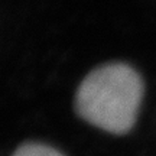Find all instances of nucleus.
I'll use <instances>...</instances> for the list:
<instances>
[{"label":"nucleus","mask_w":156,"mask_h":156,"mask_svg":"<svg viewBox=\"0 0 156 156\" xmlns=\"http://www.w3.org/2000/svg\"><path fill=\"white\" fill-rule=\"evenodd\" d=\"M143 94L137 73L124 64H108L84 78L75 97L80 117L106 132L123 134L133 127Z\"/></svg>","instance_id":"1"},{"label":"nucleus","mask_w":156,"mask_h":156,"mask_svg":"<svg viewBox=\"0 0 156 156\" xmlns=\"http://www.w3.org/2000/svg\"><path fill=\"white\" fill-rule=\"evenodd\" d=\"M13 156H62L59 152L49 146L39 145V143H26L20 146Z\"/></svg>","instance_id":"2"}]
</instances>
